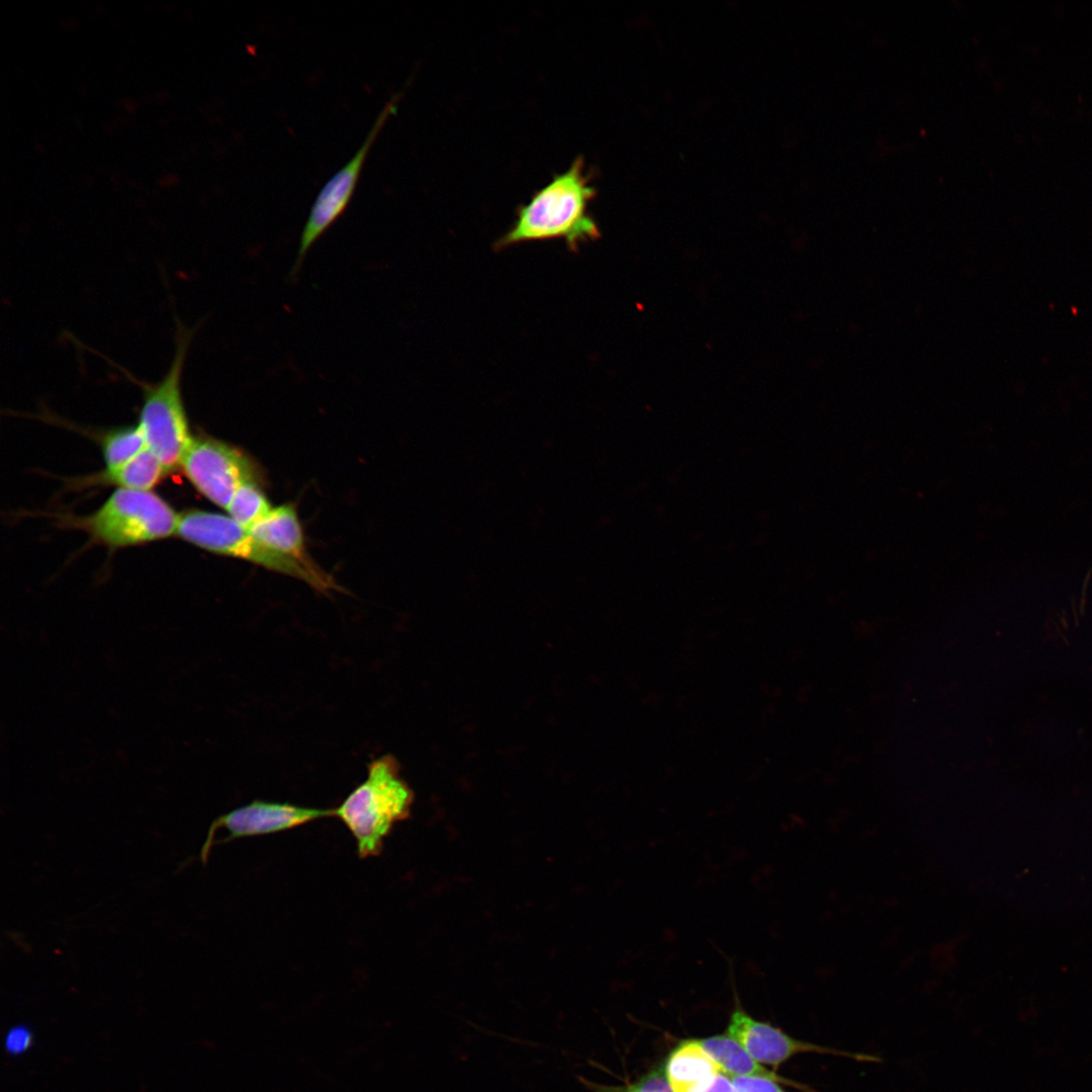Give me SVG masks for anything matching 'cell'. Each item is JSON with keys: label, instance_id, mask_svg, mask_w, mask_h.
I'll list each match as a JSON object with an SVG mask.
<instances>
[{"label": "cell", "instance_id": "6da1fadb", "mask_svg": "<svg viewBox=\"0 0 1092 1092\" xmlns=\"http://www.w3.org/2000/svg\"><path fill=\"white\" fill-rule=\"evenodd\" d=\"M595 189L578 157L519 207L508 232L495 243L504 249L525 242L562 240L571 251L594 240L599 230L588 213Z\"/></svg>", "mask_w": 1092, "mask_h": 1092}, {"label": "cell", "instance_id": "7a4b0ae2", "mask_svg": "<svg viewBox=\"0 0 1092 1092\" xmlns=\"http://www.w3.org/2000/svg\"><path fill=\"white\" fill-rule=\"evenodd\" d=\"M413 802L398 761L384 754L369 762L366 779L334 811L354 837L358 856L367 858L381 853L384 839L410 816Z\"/></svg>", "mask_w": 1092, "mask_h": 1092}, {"label": "cell", "instance_id": "3957f363", "mask_svg": "<svg viewBox=\"0 0 1092 1092\" xmlns=\"http://www.w3.org/2000/svg\"><path fill=\"white\" fill-rule=\"evenodd\" d=\"M176 534L207 551L245 559L303 580L318 592L339 589L333 578L314 564H305L269 549L230 516L199 510L186 511L179 515Z\"/></svg>", "mask_w": 1092, "mask_h": 1092}, {"label": "cell", "instance_id": "277c9868", "mask_svg": "<svg viewBox=\"0 0 1092 1092\" xmlns=\"http://www.w3.org/2000/svg\"><path fill=\"white\" fill-rule=\"evenodd\" d=\"M191 335V332L179 327L174 358L166 375L158 383H146L127 374L143 391L139 427L144 434L147 448L155 454L168 473L181 465L184 453L193 438L181 394L182 371Z\"/></svg>", "mask_w": 1092, "mask_h": 1092}, {"label": "cell", "instance_id": "5b68a950", "mask_svg": "<svg viewBox=\"0 0 1092 1092\" xmlns=\"http://www.w3.org/2000/svg\"><path fill=\"white\" fill-rule=\"evenodd\" d=\"M178 519L156 493L119 487L80 525L97 541L124 547L171 536L176 533Z\"/></svg>", "mask_w": 1092, "mask_h": 1092}, {"label": "cell", "instance_id": "8992f818", "mask_svg": "<svg viewBox=\"0 0 1092 1092\" xmlns=\"http://www.w3.org/2000/svg\"><path fill=\"white\" fill-rule=\"evenodd\" d=\"M180 467L201 494L225 510L239 487L258 482L257 468L248 455L210 437H193Z\"/></svg>", "mask_w": 1092, "mask_h": 1092}, {"label": "cell", "instance_id": "52a82bcc", "mask_svg": "<svg viewBox=\"0 0 1092 1092\" xmlns=\"http://www.w3.org/2000/svg\"><path fill=\"white\" fill-rule=\"evenodd\" d=\"M398 98L399 95L395 94L384 104L356 153L330 177L318 191L301 232L298 254L293 265V275L299 270L310 247L348 206L368 153L386 120L395 112Z\"/></svg>", "mask_w": 1092, "mask_h": 1092}, {"label": "cell", "instance_id": "ba28073f", "mask_svg": "<svg viewBox=\"0 0 1092 1092\" xmlns=\"http://www.w3.org/2000/svg\"><path fill=\"white\" fill-rule=\"evenodd\" d=\"M335 817L334 809L303 807L290 803L255 800L238 807L213 821L202 845L200 857L204 861L213 845L218 829L228 836L222 841L277 833L306 823Z\"/></svg>", "mask_w": 1092, "mask_h": 1092}, {"label": "cell", "instance_id": "9c48e42d", "mask_svg": "<svg viewBox=\"0 0 1092 1092\" xmlns=\"http://www.w3.org/2000/svg\"><path fill=\"white\" fill-rule=\"evenodd\" d=\"M727 1033L755 1061L775 1068L792 1057L804 1053L842 1057L857 1062H881L880 1058L872 1055L843 1051L794 1038L768 1023L752 1018L741 1009H736L731 1014Z\"/></svg>", "mask_w": 1092, "mask_h": 1092}, {"label": "cell", "instance_id": "30bf717a", "mask_svg": "<svg viewBox=\"0 0 1092 1092\" xmlns=\"http://www.w3.org/2000/svg\"><path fill=\"white\" fill-rule=\"evenodd\" d=\"M720 1068L699 1040H686L670 1054L665 1076L673 1092H702L720 1073Z\"/></svg>", "mask_w": 1092, "mask_h": 1092}, {"label": "cell", "instance_id": "8fae6325", "mask_svg": "<svg viewBox=\"0 0 1092 1092\" xmlns=\"http://www.w3.org/2000/svg\"><path fill=\"white\" fill-rule=\"evenodd\" d=\"M249 532L264 546L305 564H314L304 547L297 513L291 505H281L251 526Z\"/></svg>", "mask_w": 1092, "mask_h": 1092}, {"label": "cell", "instance_id": "7c38bea8", "mask_svg": "<svg viewBox=\"0 0 1092 1092\" xmlns=\"http://www.w3.org/2000/svg\"><path fill=\"white\" fill-rule=\"evenodd\" d=\"M699 1041L717 1063L720 1071L729 1077H763L789 1085L790 1087L805 1090L806 1092H816L804 1085L782 1078L775 1072L765 1069L729 1035H716Z\"/></svg>", "mask_w": 1092, "mask_h": 1092}, {"label": "cell", "instance_id": "4fadbf2b", "mask_svg": "<svg viewBox=\"0 0 1092 1092\" xmlns=\"http://www.w3.org/2000/svg\"><path fill=\"white\" fill-rule=\"evenodd\" d=\"M167 473L155 454L146 448L122 466L106 471L102 478L120 488L150 491Z\"/></svg>", "mask_w": 1092, "mask_h": 1092}, {"label": "cell", "instance_id": "5bb4252c", "mask_svg": "<svg viewBox=\"0 0 1092 1092\" xmlns=\"http://www.w3.org/2000/svg\"><path fill=\"white\" fill-rule=\"evenodd\" d=\"M102 447L107 471H111L140 454L147 448V443L136 425L110 431L104 436Z\"/></svg>", "mask_w": 1092, "mask_h": 1092}, {"label": "cell", "instance_id": "9a60e30c", "mask_svg": "<svg viewBox=\"0 0 1092 1092\" xmlns=\"http://www.w3.org/2000/svg\"><path fill=\"white\" fill-rule=\"evenodd\" d=\"M271 510L268 498L256 481L239 487L226 508L229 516L246 529L264 518Z\"/></svg>", "mask_w": 1092, "mask_h": 1092}, {"label": "cell", "instance_id": "2e32d148", "mask_svg": "<svg viewBox=\"0 0 1092 1092\" xmlns=\"http://www.w3.org/2000/svg\"><path fill=\"white\" fill-rule=\"evenodd\" d=\"M737 1092H786L779 1082L763 1077H730Z\"/></svg>", "mask_w": 1092, "mask_h": 1092}, {"label": "cell", "instance_id": "e0dca14e", "mask_svg": "<svg viewBox=\"0 0 1092 1092\" xmlns=\"http://www.w3.org/2000/svg\"><path fill=\"white\" fill-rule=\"evenodd\" d=\"M626 1092H673L665 1073L654 1071Z\"/></svg>", "mask_w": 1092, "mask_h": 1092}, {"label": "cell", "instance_id": "ac0fdd59", "mask_svg": "<svg viewBox=\"0 0 1092 1092\" xmlns=\"http://www.w3.org/2000/svg\"><path fill=\"white\" fill-rule=\"evenodd\" d=\"M702 1092H737L731 1078L720 1072L713 1082Z\"/></svg>", "mask_w": 1092, "mask_h": 1092}, {"label": "cell", "instance_id": "d6986e66", "mask_svg": "<svg viewBox=\"0 0 1092 1092\" xmlns=\"http://www.w3.org/2000/svg\"><path fill=\"white\" fill-rule=\"evenodd\" d=\"M8 1048L12 1051H21L28 1043V1035L21 1029H16L10 1033L7 1040Z\"/></svg>", "mask_w": 1092, "mask_h": 1092}]
</instances>
